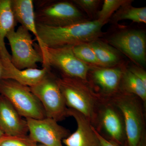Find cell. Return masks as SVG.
Here are the masks:
<instances>
[{
    "instance_id": "obj_21",
    "label": "cell",
    "mask_w": 146,
    "mask_h": 146,
    "mask_svg": "<svg viewBox=\"0 0 146 146\" xmlns=\"http://www.w3.org/2000/svg\"><path fill=\"white\" fill-rule=\"evenodd\" d=\"M73 50L76 56L84 63L96 67H100L98 60L89 43H83L74 46Z\"/></svg>"
},
{
    "instance_id": "obj_14",
    "label": "cell",
    "mask_w": 146,
    "mask_h": 146,
    "mask_svg": "<svg viewBox=\"0 0 146 146\" xmlns=\"http://www.w3.org/2000/svg\"><path fill=\"white\" fill-rule=\"evenodd\" d=\"M68 115L74 117L77 127L74 133L63 139V144L66 146H101L94 127L84 115L70 108Z\"/></svg>"
},
{
    "instance_id": "obj_11",
    "label": "cell",
    "mask_w": 146,
    "mask_h": 146,
    "mask_svg": "<svg viewBox=\"0 0 146 146\" xmlns=\"http://www.w3.org/2000/svg\"><path fill=\"white\" fill-rule=\"evenodd\" d=\"M109 42L141 66H145L146 36L138 30L121 32L112 36Z\"/></svg>"
},
{
    "instance_id": "obj_29",
    "label": "cell",
    "mask_w": 146,
    "mask_h": 146,
    "mask_svg": "<svg viewBox=\"0 0 146 146\" xmlns=\"http://www.w3.org/2000/svg\"></svg>"
},
{
    "instance_id": "obj_6",
    "label": "cell",
    "mask_w": 146,
    "mask_h": 146,
    "mask_svg": "<svg viewBox=\"0 0 146 146\" xmlns=\"http://www.w3.org/2000/svg\"><path fill=\"white\" fill-rule=\"evenodd\" d=\"M36 23L52 27L70 25L85 21L74 4L67 1L35 2Z\"/></svg>"
},
{
    "instance_id": "obj_13",
    "label": "cell",
    "mask_w": 146,
    "mask_h": 146,
    "mask_svg": "<svg viewBox=\"0 0 146 146\" xmlns=\"http://www.w3.org/2000/svg\"><path fill=\"white\" fill-rule=\"evenodd\" d=\"M11 7L17 23L25 28L35 36L38 45L36 49L43 58V68L50 69L47 62L46 47L39 39L36 29L35 14L34 1L32 0H11Z\"/></svg>"
},
{
    "instance_id": "obj_12",
    "label": "cell",
    "mask_w": 146,
    "mask_h": 146,
    "mask_svg": "<svg viewBox=\"0 0 146 146\" xmlns=\"http://www.w3.org/2000/svg\"><path fill=\"white\" fill-rule=\"evenodd\" d=\"M123 69L94 67L88 74L89 85L99 96L110 99L120 91Z\"/></svg>"
},
{
    "instance_id": "obj_27",
    "label": "cell",
    "mask_w": 146,
    "mask_h": 146,
    "mask_svg": "<svg viewBox=\"0 0 146 146\" xmlns=\"http://www.w3.org/2000/svg\"><path fill=\"white\" fill-rule=\"evenodd\" d=\"M2 72V65L0 58V80L1 79Z\"/></svg>"
},
{
    "instance_id": "obj_8",
    "label": "cell",
    "mask_w": 146,
    "mask_h": 146,
    "mask_svg": "<svg viewBox=\"0 0 146 146\" xmlns=\"http://www.w3.org/2000/svg\"><path fill=\"white\" fill-rule=\"evenodd\" d=\"M29 87L43 106L46 117L58 122L68 117V108L58 84L57 78L50 71L39 83Z\"/></svg>"
},
{
    "instance_id": "obj_28",
    "label": "cell",
    "mask_w": 146,
    "mask_h": 146,
    "mask_svg": "<svg viewBox=\"0 0 146 146\" xmlns=\"http://www.w3.org/2000/svg\"><path fill=\"white\" fill-rule=\"evenodd\" d=\"M4 134H5L3 132V131H2L1 129H0V138L2 137V136L4 135Z\"/></svg>"
},
{
    "instance_id": "obj_5",
    "label": "cell",
    "mask_w": 146,
    "mask_h": 146,
    "mask_svg": "<svg viewBox=\"0 0 146 146\" xmlns=\"http://www.w3.org/2000/svg\"><path fill=\"white\" fill-rule=\"evenodd\" d=\"M0 95L6 98L19 114L26 119L46 118L43 106L29 86L12 80L2 79Z\"/></svg>"
},
{
    "instance_id": "obj_22",
    "label": "cell",
    "mask_w": 146,
    "mask_h": 146,
    "mask_svg": "<svg viewBox=\"0 0 146 146\" xmlns=\"http://www.w3.org/2000/svg\"><path fill=\"white\" fill-rule=\"evenodd\" d=\"M128 0H104L102 8L97 14L98 21L104 25L115 11Z\"/></svg>"
},
{
    "instance_id": "obj_2",
    "label": "cell",
    "mask_w": 146,
    "mask_h": 146,
    "mask_svg": "<svg viewBox=\"0 0 146 146\" xmlns=\"http://www.w3.org/2000/svg\"><path fill=\"white\" fill-rule=\"evenodd\" d=\"M110 99L122 113L126 146H146V108L136 96L119 91Z\"/></svg>"
},
{
    "instance_id": "obj_1",
    "label": "cell",
    "mask_w": 146,
    "mask_h": 146,
    "mask_svg": "<svg viewBox=\"0 0 146 146\" xmlns=\"http://www.w3.org/2000/svg\"><path fill=\"white\" fill-rule=\"evenodd\" d=\"M103 24L97 20L85 21L62 27L36 24L39 39L45 47L74 46L96 40L102 34Z\"/></svg>"
},
{
    "instance_id": "obj_7",
    "label": "cell",
    "mask_w": 146,
    "mask_h": 146,
    "mask_svg": "<svg viewBox=\"0 0 146 146\" xmlns=\"http://www.w3.org/2000/svg\"><path fill=\"white\" fill-rule=\"evenodd\" d=\"M32 37L31 33L21 25L6 36L11 49V61L19 70L37 68V63H43L42 55L35 48Z\"/></svg>"
},
{
    "instance_id": "obj_25",
    "label": "cell",
    "mask_w": 146,
    "mask_h": 146,
    "mask_svg": "<svg viewBox=\"0 0 146 146\" xmlns=\"http://www.w3.org/2000/svg\"><path fill=\"white\" fill-rule=\"evenodd\" d=\"M127 69L139 79L146 86V72L143 68L136 65H132L129 67Z\"/></svg>"
},
{
    "instance_id": "obj_16",
    "label": "cell",
    "mask_w": 146,
    "mask_h": 146,
    "mask_svg": "<svg viewBox=\"0 0 146 146\" xmlns=\"http://www.w3.org/2000/svg\"><path fill=\"white\" fill-rule=\"evenodd\" d=\"M2 65L1 79L12 80L29 87L34 86L39 83L50 70L45 68L20 70L13 66L11 60L3 62Z\"/></svg>"
},
{
    "instance_id": "obj_18",
    "label": "cell",
    "mask_w": 146,
    "mask_h": 146,
    "mask_svg": "<svg viewBox=\"0 0 146 146\" xmlns=\"http://www.w3.org/2000/svg\"><path fill=\"white\" fill-rule=\"evenodd\" d=\"M89 43L96 55L100 67L112 68L119 63V54L113 47L97 39Z\"/></svg>"
},
{
    "instance_id": "obj_15",
    "label": "cell",
    "mask_w": 146,
    "mask_h": 146,
    "mask_svg": "<svg viewBox=\"0 0 146 146\" xmlns=\"http://www.w3.org/2000/svg\"><path fill=\"white\" fill-rule=\"evenodd\" d=\"M0 129L5 135L25 136L29 132L24 120L6 98L0 95Z\"/></svg>"
},
{
    "instance_id": "obj_19",
    "label": "cell",
    "mask_w": 146,
    "mask_h": 146,
    "mask_svg": "<svg viewBox=\"0 0 146 146\" xmlns=\"http://www.w3.org/2000/svg\"><path fill=\"white\" fill-rule=\"evenodd\" d=\"M120 91L138 97L146 106V86L127 68L123 70Z\"/></svg>"
},
{
    "instance_id": "obj_10",
    "label": "cell",
    "mask_w": 146,
    "mask_h": 146,
    "mask_svg": "<svg viewBox=\"0 0 146 146\" xmlns=\"http://www.w3.org/2000/svg\"><path fill=\"white\" fill-rule=\"evenodd\" d=\"M26 120L29 133V136L35 142L41 143L45 146H63V139L71 134L70 130L50 118Z\"/></svg>"
},
{
    "instance_id": "obj_20",
    "label": "cell",
    "mask_w": 146,
    "mask_h": 146,
    "mask_svg": "<svg viewBox=\"0 0 146 146\" xmlns=\"http://www.w3.org/2000/svg\"><path fill=\"white\" fill-rule=\"evenodd\" d=\"M131 1L124 4L114 14L112 20L115 22L128 20L139 23H146V7L132 6Z\"/></svg>"
},
{
    "instance_id": "obj_17",
    "label": "cell",
    "mask_w": 146,
    "mask_h": 146,
    "mask_svg": "<svg viewBox=\"0 0 146 146\" xmlns=\"http://www.w3.org/2000/svg\"><path fill=\"white\" fill-rule=\"evenodd\" d=\"M16 24L11 0H0V58L2 60L11 58L5 39L9 32L15 29Z\"/></svg>"
},
{
    "instance_id": "obj_23",
    "label": "cell",
    "mask_w": 146,
    "mask_h": 146,
    "mask_svg": "<svg viewBox=\"0 0 146 146\" xmlns=\"http://www.w3.org/2000/svg\"><path fill=\"white\" fill-rule=\"evenodd\" d=\"M29 136H9L4 134L0 138V146H37Z\"/></svg>"
},
{
    "instance_id": "obj_9",
    "label": "cell",
    "mask_w": 146,
    "mask_h": 146,
    "mask_svg": "<svg viewBox=\"0 0 146 146\" xmlns=\"http://www.w3.org/2000/svg\"><path fill=\"white\" fill-rule=\"evenodd\" d=\"M47 62L50 68L58 69L63 76L78 79L88 82L90 66L81 61L74 53L72 46L46 47Z\"/></svg>"
},
{
    "instance_id": "obj_4",
    "label": "cell",
    "mask_w": 146,
    "mask_h": 146,
    "mask_svg": "<svg viewBox=\"0 0 146 146\" xmlns=\"http://www.w3.org/2000/svg\"><path fill=\"white\" fill-rule=\"evenodd\" d=\"M92 126L103 137L121 145L126 144L122 113L110 99L100 97Z\"/></svg>"
},
{
    "instance_id": "obj_24",
    "label": "cell",
    "mask_w": 146,
    "mask_h": 146,
    "mask_svg": "<svg viewBox=\"0 0 146 146\" xmlns=\"http://www.w3.org/2000/svg\"><path fill=\"white\" fill-rule=\"evenodd\" d=\"M72 1L75 5L90 15L96 11L100 2L99 0H74Z\"/></svg>"
},
{
    "instance_id": "obj_26",
    "label": "cell",
    "mask_w": 146,
    "mask_h": 146,
    "mask_svg": "<svg viewBox=\"0 0 146 146\" xmlns=\"http://www.w3.org/2000/svg\"><path fill=\"white\" fill-rule=\"evenodd\" d=\"M95 132H96V134L98 138L100 143L101 146H126V145L123 146L121 145H120L119 144L115 142H113V141H109V140H107L105 138L103 137L102 136L100 135L98 132L95 130Z\"/></svg>"
},
{
    "instance_id": "obj_3",
    "label": "cell",
    "mask_w": 146,
    "mask_h": 146,
    "mask_svg": "<svg viewBox=\"0 0 146 146\" xmlns=\"http://www.w3.org/2000/svg\"><path fill=\"white\" fill-rule=\"evenodd\" d=\"M66 106L84 115L92 125L100 97L89 83L78 79L63 76L57 78Z\"/></svg>"
}]
</instances>
